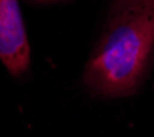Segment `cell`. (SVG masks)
Returning a JSON list of instances; mask_svg holds the SVG:
<instances>
[{"label":"cell","mask_w":154,"mask_h":137,"mask_svg":"<svg viewBox=\"0 0 154 137\" xmlns=\"http://www.w3.org/2000/svg\"><path fill=\"white\" fill-rule=\"evenodd\" d=\"M0 61L13 76L25 73L30 63V45L18 0H0Z\"/></svg>","instance_id":"cell-2"},{"label":"cell","mask_w":154,"mask_h":137,"mask_svg":"<svg viewBox=\"0 0 154 137\" xmlns=\"http://www.w3.org/2000/svg\"><path fill=\"white\" fill-rule=\"evenodd\" d=\"M154 69V0H106L83 82L102 97L132 96Z\"/></svg>","instance_id":"cell-1"}]
</instances>
